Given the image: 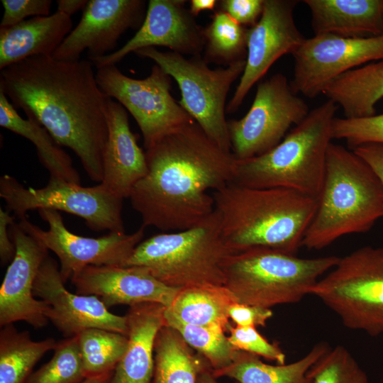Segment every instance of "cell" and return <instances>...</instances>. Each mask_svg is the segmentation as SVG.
<instances>
[{
    "label": "cell",
    "mask_w": 383,
    "mask_h": 383,
    "mask_svg": "<svg viewBox=\"0 0 383 383\" xmlns=\"http://www.w3.org/2000/svg\"><path fill=\"white\" fill-rule=\"evenodd\" d=\"M93 66L89 60L33 56L1 70L0 91L60 146L71 149L89 177L101 183L109 97L100 89Z\"/></svg>",
    "instance_id": "cell-1"
},
{
    "label": "cell",
    "mask_w": 383,
    "mask_h": 383,
    "mask_svg": "<svg viewBox=\"0 0 383 383\" xmlns=\"http://www.w3.org/2000/svg\"><path fill=\"white\" fill-rule=\"evenodd\" d=\"M145 152L148 172L129 199L145 228L176 232L196 226L214 211L209 191L235 179L237 160L196 121L165 135Z\"/></svg>",
    "instance_id": "cell-2"
},
{
    "label": "cell",
    "mask_w": 383,
    "mask_h": 383,
    "mask_svg": "<svg viewBox=\"0 0 383 383\" xmlns=\"http://www.w3.org/2000/svg\"><path fill=\"white\" fill-rule=\"evenodd\" d=\"M212 196L223 238L235 252L267 248L296 255L317 206V199L294 190L234 182Z\"/></svg>",
    "instance_id": "cell-3"
},
{
    "label": "cell",
    "mask_w": 383,
    "mask_h": 383,
    "mask_svg": "<svg viewBox=\"0 0 383 383\" xmlns=\"http://www.w3.org/2000/svg\"><path fill=\"white\" fill-rule=\"evenodd\" d=\"M383 217V188L370 166L353 150L331 143L314 216L302 247L321 250L339 238L369 231Z\"/></svg>",
    "instance_id": "cell-4"
},
{
    "label": "cell",
    "mask_w": 383,
    "mask_h": 383,
    "mask_svg": "<svg viewBox=\"0 0 383 383\" xmlns=\"http://www.w3.org/2000/svg\"><path fill=\"white\" fill-rule=\"evenodd\" d=\"M338 106L327 99L270 151L237 160L234 182L244 187L283 188L318 199L323 182L331 127Z\"/></svg>",
    "instance_id": "cell-5"
},
{
    "label": "cell",
    "mask_w": 383,
    "mask_h": 383,
    "mask_svg": "<svg viewBox=\"0 0 383 383\" xmlns=\"http://www.w3.org/2000/svg\"><path fill=\"white\" fill-rule=\"evenodd\" d=\"M235 253L223 238L214 211L191 228L142 240L125 266H142L165 285L182 289L224 286V267Z\"/></svg>",
    "instance_id": "cell-6"
},
{
    "label": "cell",
    "mask_w": 383,
    "mask_h": 383,
    "mask_svg": "<svg viewBox=\"0 0 383 383\" xmlns=\"http://www.w3.org/2000/svg\"><path fill=\"white\" fill-rule=\"evenodd\" d=\"M333 255L301 258L267 248L233 253L224 267V286L237 301L271 309L299 302L338 262Z\"/></svg>",
    "instance_id": "cell-7"
},
{
    "label": "cell",
    "mask_w": 383,
    "mask_h": 383,
    "mask_svg": "<svg viewBox=\"0 0 383 383\" xmlns=\"http://www.w3.org/2000/svg\"><path fill=\"white\" fill-rule=\"evenodd\" d=\"M346 328L375 337L383 333V247L364 246L343 257L311 294Z\"/></svg>",
    "instance_id": "cell-8"
},
{
    "label": "cell",
    "mask_w": 383,
    "mask_h": 383,
    "mask_svg": "<svg viewBox=\"0 0 383 383\" xmlns=\"http://www.w3.org/2000/svg\"><path fill=\"white\" fill-rule=\"evenodd\" d=\"M135 53L154 61L176 81L181 91L179 104L223 150L231 152L225 117L226 100L232 84L241 77L246 59L212 70L201 60L187 59L179 53L161 51L155 47L142 48Z\"/></svg>",
    "instance_id": "cell-9"
},
{
    "label": "cell",
    "mask_w": 383,
    "mask_h": 383,
    "mask_svg": "<svg viewBox=\"0 0 383 383\" xmlns=\"http://www.w3.org/2000/svg\"><path fill=\"white\" fill-rule=\"evenodd\" d=\"M0 196L6 211L19 220L30 210L62 211L83 218L92 231L125 232L122 218L123 199L111 192L101 183L82 187L50 177L43 188H26L14 177L0 178Z\"/></svg>",
    "instance_id": "cell-10"
},
{
    "label": "cell",
    "mask_w": 383,
    "mask_h": 383,
    "mask_svg": "<svg viewBox=\"0 0 383 383\" xmlns=\"http://www.w3.org/2000/svg\"><path fill=\"white\" fill-rule=\"evenodd\" d=\"M98 84L135 120L146 149L177 129L195 121L170 93L171 77L155 65L145 79L124 74L116 65L97 69Z\"/></svg>",
    "instance_id": "cell-11"
},
{
    "label": "cell",
    "mask_w": 383,
    "mask_h": 383,
    "mask_svg": "<svg viewBox=\"0 0 383 383\" xmlns=\"http://www.w3.org/2000/svg\"><path fill=\"white\" fill-rule=\"evenodd\" d=\"M309 111L285 75H272L257 84L248 113L239 120L228 121L232 154L237 160H244L270 151Z\"/></svg>",
    "instance_id": "cell-12"
},
{
    "label": "cell",
    "mask_w": 383,
    "mask_h": 383,
    "mask_svg": "<svg viewBox=\"0 0 383 383\" xmlns=\"http://www.w3.org/2000/svg\"><path fill=\"white\" fill-rule=\"evenodd\" d=\"M38 211L41 218L48 223V230L41 229L27 217L19 220L18 223L25 232L57 255L65 283L87 266H125L145 235V227L142 225L130 234L109 232L96 238L81 236L66 228L58 211Z\"/></svg>",
    "instance_id": "cell-13"
},
{
    "label": "cell",
    "mask_w": 383,
    "mask_h": 383,
    "mask_svg": "<svg viewBox=\"0 0 383 383\" xmlns=\"http://www.w3.org/2000/svg\"><path fill=\"white\" fill-rule=\"evenodd\" d=\"M290 86L296 94L315 98L333 80L365 64L383 59V35L346 38L330 34L306 38L292 55Z\"/></svg>",
    "instance_id": "cell-14"
},
{
    "label": "cell",
    "mask_w": 383,
    "mask_h": 383,
    "mask_svg": "<svg viewBox=\"0 0 383 383\" xmlns=\"http://www.w3.org/2000/svg\"><path fill=\"white\" fill-rule=\"evenodd\" d=\"M298 2L265 0L261 17L247 30L245 67L227 106L228 113L236 111L252 86L272 65L282 56L292 55L306 39L294 21V11Z\"/></svg>",
    "instance_id": "cell-15"
},
{
    "label": "cell",
    "mask_w": 383,
    "mask_h": 383,
    "mask_svg": "<svg viewBox=\"0 0 383 383\" xmlns=\"http://www.w3.org/2000/svg\"><path fill=\"white\" fill-rule=\"evenodd\" d=\"M65 284L57 261L48 255L38 270L33 294L47 303V319L65 338L77 336L89 328H101L127 335L126 316L112 313L96 296L70 292Z\"/></svg>",
    "instance_id": "cell-16"
},
{
    "label": "cell",
    "mask_w": 383,
    "mask_h": 383,
    "mask_svg": "<svg viewBox=\"0 0 383 383\" xmlns=\"http://www.w3.org/2000/svg\"><path fill=\"white\" fill-rule=\"evenodd\" d=\"M145 14L142 0H89L79 22L52 57L77 61L85 50L89 60L105 56L113 52L128 29L140 27Z\"/></svg>",
    "instance_id": "cell-17"
},
{
    "label": "cell",
    "mask_w": 383,
    "mask_h": 383,
    "mask_svg": "<svg viewBox=\"0 0 383 383\" xmlns=\"http://www.w3.org/2000/svg\"><path fill=\"white\" fill-rule=\"evenodd\" d=\"M16 248L0 287V326L26 321L34 328L46 326L47 303L33 294L34 282L48 250L15 221L9 226Z\"/></svg>",
    "instance_id": "cell-18"
},
{
    "label": "cell",
    "mask_w": 383,
    "mask_h": 383,
    "mask_svg": "<svg viewBox=\"0 0 383 383\" xmlns=\"http://www.w3.org/2000/svg\"><path fill=\"white\" fill-rule=\"evenodd\" d=\"M184 0H150L145 19L135 34L121 48L90 60L98 69L116 65L140 49L164 46L171 51L197 55L204 48V28L197 25Z\"/></svg>",
    "instance_id": "cell-19"
},
{
    "label": "cell",
    "mask_w": 383,
    "mask_h": 383,
    "mask_svg": "<svg viewBox=\"0 0 383 383\" xmlns=\"http://www.w3.org/2000/svg\"><path fill=\"white\" fill-rule=\"evenodd\" d=\"M71 282L76 292L99 298L109 309L157 303L168 307L180 289L168 287L142 266H87Z\"/></svg>",
    "instance_id": "cell-20"
},
{
    "label": "cell",
    "mask_w": 383,
    "mask_h": 383,
    "mask_svg": "<svg viewBox=\"0 0 383 383\" xmlns=\"http://www.w3.org/2000/svg\"><path fill=\"white\" fill-rule=\"evenodd\" d=\"M106 114L108 138L101 183L124 199L130 197L133 187L147 174L145 152L139 147L131 130L128 112L121 104L108 98Z\"/></svg>",
    "instance_id": "cell-21"
},
{
    "label": "cell",
    "mask_w": 383,
    "mask_h": 383,
    "mask_svg": "<svg viewBox=\"0 0 383 383\" xmlns=\"http://www.w3.org/2000/svg\"><path fill=\"white\" fill-rule=\"evenodd\" d=\"M165 308L157 303L130 306L126 315L128 348L115 367L110 383H151L155 340L160 329L166 325Z\"/></svg>",
    "instance_id": "cell-22"
},
{
    "label": "cell",
    "mask_w": 383,
    "mask_h": 383,
    "mask_svg": "<svg viewBox=\"0 0 383 383\" xmlns=\"http://www.w3.org/2000/svg\"><path fill=\"white\" fill-rule=\"evenodd\" d=\"M314 35L346 38L383 35V0H304Z\"/></svg>",
    "instance_id": "cell-23"
},
{
    "label": "cell",
    "mask_w": 383,
    "mask_h": 383,
    "mask_svg": "<svg viewBox=\"0 0 383 383\" xmlns=\"http://www.w3.org/2000/svg\"><path fill=\"white\" fill-rule=\"evenodd\" d=\"M72 28L71 17L57 11L0 28V70L33 56H52Z\"/></svg>",
    "instance_id": "cell-24"
},
{
    "label": "cell",
    "mask_w": 383,
    "mask_h": 383,
    "mask_svg": "<svg viewBox=\"0 0 383 383\" xmlns=\"http://www.w3.org/2000/svg\"><path fill=\"white\" fill-rule=\"evenodd\" d=\"M343 110L344 118L375 115L383 98V59L350 70L333 80L323 91Z\"/></svg>",
    "instance_id": "cell-25"
},
{
    "label": "cell",
    "mask_w": 383,
    "mask_h": 383,
    "mask_svg": "<svg viewBox=\"0 0 383 383\" xmlns=\"http://www.w3.org/2000/svg\"><path fill=\"white\" fill-rule=\"evenodd\" d=\"M329 348L326 343L321 342L301 359L276 365L263 362L254 354L237 350L231 364L212 370V374L216 379L227 377L238 383H311L307 375L309 369Z\"/></svg>",
    "instance_id": "cell-26"
},
{
    "label": "cell",
    "mask_w": 383,
    "mask_h": 383,
    "mask_svg": "<svg viewBox=\"0 0 383 383\" xmlns=\"http://www.w3.org/2000/svg\"><path fill=\"white\" fill-rule=\"evenodd\" d=\"M0 126L26 138L35 145L39 161L48 171L50 177L81 184L79 172L74 167L70 156L41 125L20 116L1 91Z\"/></svg>",
    "instance_id": "cell-27"
},
{
    "label": "cell",
    "mask_w": 383,
    "mask_h": 383,
    "mask_svg": "<svg viewBox=\"0 0 383 383\" xmlns=\"http://www.w3.org/2000/svg\"><path fill=\"white\" fill-rule=\"evenodd\" d=\"M238 302L225 286L195 287L180 289L165 313L191 325L216 326L228 332V309Z\"/></svg>",
    "instance_id": "cell-28"
},
{
    "label": "cell",
    "mask_w": 383,
    "mask_h": 383,
    "mask_svg": "<svg viewBox=\"0 0 383 383\" xmlns=\"http://www.w3.org/2000/svg\"><path fill=\"white\" fill-rule=\"evenodd\" d=\"M154 353L151 383H197L199 372L209 365L194 354L175 329L167 325L156 335Z\"/></svg>",
    "instance_id": "cell-29"
},
{
    "label": "cell",
    "mask_w": 383,
    "mask_h": 383,
    "mask_svg": "<svg viewBox=\"0 0 383 383\" xmlns=\"http://www.w3.org/2000/svg\"><path fill=\"white\" fill-rule=\"evenodd\" d=\"M57 342L52 338L33 340L28 331L18 332L12 324L0 331V383H25L35 364Z\"/></svg>",
    "instance_id": "cell-30"
},
{
    "label": "cell",
    "mask_w": 383,
    "mask_h": 383,
    "mask_svg": "<svg viewBox=\"0 0 383 383\" xmlns=\"http://www.w3.org/2000/svg\"><path fill=\"white\" fill-rule=\"evenodd\" d=\"M77 336L86 378L113 373L128 344L127 335L101 328H89Z\"/></svg>",
    "instance_id": "cell-31"
},
{
    "label": "cell",
    "mask_w": 383,
    "mask_h": 383,
    "mask_svg": "<svg viewBox=\"0 0 383 383\" xmlns=\"http://www.w3.org/2000/svg\"><path fill=\"white\" fill-rule=\"evenodd\" d=\"M248 28L218 11L204 28L205 62L226 63L246 59Z\"/></svg>",
    "instance_id": "cell-32"
},
{
    "label": "cell",
    "mask_w": 383,
    "mask_h": 383,
    "mask_svg": "<svg viewBox=\"0 0 383 383\" xmlns=\"http://www.w3.org/2000/svg\"><path fill=\"white\" fill-rule=\"evenodd\" d=\"M165 319L166 325L175 329L191 348L196 350L213 370L224 368L233 362L238 350L230 343L221 328L187 324L165 311Z\"/></svg>",
    "instance_id": "cell-33"
},
{
    "label": "cell",
    "mask_w": 383,
    "mask_h": 383,
    "mask_svg": "<svg viewBox=\"0 0 383 383\" xmlns=\"http://www.w3.org/2000/svg\"><path fill=\"white\" fill-rule=\"evenodd\" d=\"M54 351L25 383H81L86 379L77 336L57 342Z\"/></svg>",
    "instance_id": "cell-34"
},
{
    "label": "cell",
    "mask_w": 383,
    "mask_h": 383,
    "mask_svg": "<svg viewBox=\"0 0 383 383\" xmlns=\"http://www.w3.org/2000/svg\"><path fill=\"white\" fill-rule=\"evenodd\" d=\"M311 383H369L368 377L343 345L331 348L311 367Z\"/></svg>",
    "instance_id": "cell-35"
},
{
    "label": "cell",
    "mask_w": 383,
    "mask_h": 383,
    "mask_svg": "<svg viewBox=\"0 0 383 383\" xmlns=\"http://www.w3.org/2000/svg\"><path fill=\"white\" fill-rule=\"evenodd\" d=\"M331 136L345 140L352 150L366 143L383 144V113L358 118L335 117Z\"/></svg>",
    "instance_id": "cell-36"
},
{
    "label": "cell",
    "mask_w": 383,
    "mask_h": 383,
    "mask_svg": "<svg viewBox=\"0 0 383 383\" xmlns=\"http://www.w3.org/2000/svg\"><path fill=\"white\" fill-rule=\"evenodd\" d=\"M230 343L238 350L262 357L267 360L284 365L286 355L279 346L270 343L254 326H233L228 328Z\"/></svg>",
    "instance_id": "cell-37"
},
{
    "label": "cell",
    "mask_w": 383,
    "mask_h": 383,
    "mask_svg": "<svg viewBox=\"0 0 383 383\" xmlns=\"http://www.w3.org/2000/svg\"><path fill=\"white\" fill-rule=\"evenodd\" d=\"M4 13L0 28L18 24L29 16L50 15L51 0H1Z\"/></svg>",
    "instance_id": "cell-38"
},
{
    "label": "cell",
    "mask_w": 383,
    "mask_h": 383,
    "mask_svg": "<svg viewBox=\"0 0 383 383\" xmlns=\"http://www.w3.org/2000/svg\"><path fill=\"white\" fill-rule=\"evenodd\" d=\"M265 0H222L220 11L244 27L253 26L262 13Z\"/></svg>",
    "instance_id": "cell-39"
},
{
    "label": "cell",
    "mask_w": 383,
    "mask_h": 383,
    "mask_svg": "<svg viewBox=\"0 0 383 383\" xmlns=\"http://www.w3.org/2000/svg\"><path fill=\"white\" fill-rule=\"evenodd\" d=\"M229 318L238 326H265L273 316L271 309L235 302L228 309Z\"/></svg>",
    "instance_id": "cell-40"
},
{
    "label": "cell",
    "mask_w": 383,
    "mask_h": 383,
    "mask_svg": "<svg viewBox=\"0 0 383 383\" xmlns=\"http://www.w3.org/2000/svg\"><path fill=\"white\" fill-rule=\"evenodd\" d=\"M14 222L13 216L8 211L0 209V257L2 265L11 262L14 257L16 248L9 235V226Z\"/></svg>",
    "instance_id": "cell-41"
},
{
    "label": "cell",
    "mask_w": 383,
    "mask_h": 383,
    "mask_svg": "<svg viewBox=\"0 0 383 383\" xmlns=\"http://www.w3.org/2000/svg\"><path fill=\"white\" fill-rule=\"evenodd\" d=\"M353 150L370 166L383 188V144L366 143Z\"/></svg>",
    "instance_id": "cell-42"
},
{
    "label": "cell",
    "mask_w": 383,
    "mask_h": 383,
    "mask_svg": "<svg viewBox=\"0 0 383 383\" xmlns=\"http://www.w3.org/2000/svg\"><path fill=\"white\" fill-rule=\"evenodd\" d=\"M88 0H57V11L71 17L77 11L84 9Z\"/></svg>",
    "instance_id": "cell-43"
},
{
    "label": "cell",
    "mask_w": 383,
    "mask_h": 383,
    "mask_svg": "<svg viewBox=\"0 0 383 383\" xmlns=\"http://www.w3.org/2000/svg\"><path fill=\"white\" fill-rule=\"evenodd\" d=\"M218 1L216 0H192L190 1V13L194 16L205 10H213Z\"/></svg>",
    "instance_id": "cell-44"
},
{
    "label": "cell",
    "mask_w": 383,
    "mask_h": 383,
    "mask_svg": "<svg viewBox=\"0 0 383 383\" xmlns=\"http://www.w3.org/2000/svg\"><path fill=\"white\" fill-rule=\"evenodd\" d=\"M216 379L212 374L211 367L207 365L199 372L197 383H218Z\"/></svg>",
    "instance_id": "cell-45"
},
{
    "label": "cell",
    "mask_w": 383,
    "mask_h": 383,
    "mask_svg": "<svg viewBox=\"0 0 383 383\" xmlns=\"http://www.w3.org/2000/svg\"><path fill=\"white\" fill-rule=\"evenodd\" d=\"M113 373L86 378L81 383H110Z\"/></svg>",
    "instance_id": "cell-46"
}]
</instances>
